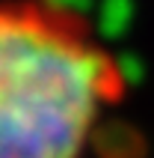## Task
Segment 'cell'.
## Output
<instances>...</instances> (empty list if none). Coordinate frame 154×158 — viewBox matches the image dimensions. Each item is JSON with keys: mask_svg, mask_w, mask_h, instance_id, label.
Instances as JSON below:
<instances>
[{"mask_svg": "<svg viewBox=\"0 0 154 158\" xmlns=\"http://www.w3.org/2000/svg\"><path fill=\"white\" fill-rule=\"evenodd\" d=\"M121 93L119 63L83 15L0 0V158H83Z\"/></svg>", "mask_w": 154, "mask_h": 158, "instance_id": "cell-1", "label": "cell"}, {"mask_svg": "<svg viewBox=\"0 0 154 158\" xmlns=\"http://www.w3.org/2000/svg\"><path fill=\"white\" fill-rule=\"evenodd\" d=\"M101 158H130V155H125V152H110V155H101Z\"/></svg>", "mask_w": 154, "mask_h": 158, "instance_id": "cell-2", "label": "cell"}]
</instances>
